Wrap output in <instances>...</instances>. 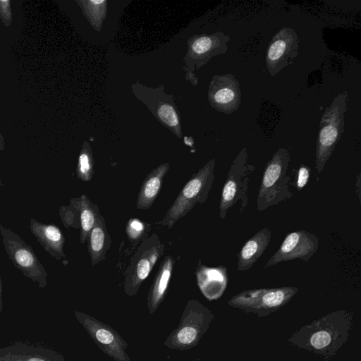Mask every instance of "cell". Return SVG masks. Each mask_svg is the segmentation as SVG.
<instances>
[{
	"label": "cell",
	"instance_id": "cell-12",
	"mask_svg": "<svg viewBox=\"0 0 361 361\" xmlns=\"http://www.w3.org/2000/svg\"><path fill=\"white\" fill-rule=\"evenodd\" d=\"M319 247L318 237L306 230H297L288 233L279 248L268 259L264 267L281 262L300 259L307 262Z\"/></svg>",
	"mask_w": 361,
	"mask_h": 361
},
{
	"label": "cell",
	"instance_id": "cell-3",
	"mask_svg": "<svg viewBox=\"0 0 361 361\" xmlns=\"http://www.w3.org/2000/svg\"><path fill=\"white\" fill-rule=\"evenodd\" d=\"M215 166V159H212L193 174L180 190L164 219L155 223L171 228L197 203L206 202L214 180Z\"/></svg>",
	"mask_w": 361,
	"mask_h": 361
},
{
	"label": "cell",
	"instance_id": "cell-13",
	"mask_svg": "<svg viewBox=\"0 0 361 361\" xmlns=\"http://www.w3.org/2000/svg\"><path fill=\"white\" fill-rule=\"evenodd\" d=\"M299 39L295 31L283 27L271 38L266 54V66L271 76L290 65L298 54Z\"/></svg>",
	"mask_w": 361,
	"mask_h": 361
},
{
	"label": "cell",
	"instance_id": "cell-18",
	"mask_svg": "<svg viewBox=\"0 0 361 361\" xmlns=\"http://www.w3.org/2000/svg\"><path fill=\"white\" fill-rule=\"evenodd\" d=\"M30 231L45 251L56 260L64 259L65 238L59 227L53 224L39 222L34 218L30 219Z\"/></svg>",
	"mask_w": 361,
	"mask_h": 361
},
{
	"label": "cell",
	"instance_id": "cell-10",
	"mask_svg": "<svg viewBox=\"0 0 361 361\" xmlns=\"http://www.w3.org/2000/svg\"><path fill=\"white\" fill-rule=\"evenodd\" d=\"M132 87L134 94L147 105L154 117L180 138L182 132L180 117L173 95H168L162 86L154 89L134 84Z\"/></svg>",
	"mask_w": 361,
	"mask_h": 361
},
{
	"label": "cell",
	"instance_id": "cell-30",
	"mask_svg": "<svg viewBox=\"0 0 361 361\" xmlns=\"http://www.w3.org/2000/svg\"><path fill=\"white\" fill-rule=\"evenodd\" d=\"M3 309V300H2V281L0 275V313L1 312Z\"/></svg>",
	"mask_w": 361,
	"mask_h": 361
},
{
	"label": "cell",
	"instance_id": "cell-27",
	"mask_svg": "<svg viewBox=\"0 0 361 361\" xmlns=\"http://www.w3.org/2000/svg\"><path fill=\"white\" fill-rule=\"evenodd\" d=\"M0 20L7 27L11 25L13 15L10 0H0Z\"/></svg>",
	"mask_w": 361,
	"mask_h": 361
},
{
	"label": "cell",
	"instance_id": "cell-4",
	"mask_svg": "<svg viewBox=\"0 0 361 361\" xmlns=\"http://www.w3.org/2000/svg\"><path fill=\"white\" fill-rule=\"evenodd\" d=\"M214 319V312L197 300L188 301L178 327L164 345L173 350H186L195 347Z\"/></svg>",
	"mask_w": 361,
	"mask_h": 361
},
{
	"label": "cell",
	"instance_id": "cell-14",
	"mask_svg": "<svg viewBox=\"0 0 361 361\" xmlns=\"http://www.w3.org/2000/svg\"><path fill=\"white\" fill-rule=\"evenodd\" d=\"M230 37L222 32L192 36L188 42V49L184 59L189 70L200 68L213 56L228 50Z\"/></svg>",
	"mask_w": 361,
	"mask_h": 361
},
{
	"label": "cell",
	"instance_id": "cell-21",
	"mask_svg": "<svg viewBox=\"0 0 361 361\" xmlns=\"http://www.w3.org/2000/svg\"><path fill=\"white\" fill-rule=\"evenodd\" d=\"M169 169V163H164L147 174L138 193L136 203L137 209H148L151 207L161 191L163 179Z\"/></svg>",
	"mask_w": 361,
	"mask_h": 361
},
{
	"label": "cell",
	"instance_id": "cell-11",
	"mask_svg": "<svg viewBox=\"0 0 361 361\" xmlns=\"http://www.w3.org/2000/svg\"><path fill=\"white\" fill-rule=\"evenodd\" d=\"M74 314L104 353L116 361H130L126 353L127 342L111 326L82 312L75 311Z\"/></svg>",
	"mask_w": 361,
	"mask_h": 361
},
{
	"label": "cell",
	"instance_id": "cell-31",
	"mask_svg": "<svg viewBox=\"0 0 361 361\" xmlns=\"http://www.w3.org/2000/svg\"><path fill=\"white\" fill-rule=\"evenodd\" d=\"M2 185H3V183H2V181H1V177H0V186H2Z\"/></svg>",
	"mask_w": 361,
	"mask_h": 361
},
{
	"label": "cell",
	"instance_id": "cell-25",
	"mask_svg": "<svg viewBox=\"0 0 361 361\" xmlns=\"http://www.w3.org/2000/svg\"><path fill=\"white\" fill-rule=\"evenodd\" d=\"M94 161L90 146L87 142H84L78 156L76 175L78 178L90 182L94 175Z\"/></svg>",
	"mask_w": 361,
	"mask_h": 361
},
{
	"label": "cell",
	"instance_id": "cell-28",
	"mask_svg": "<svg viewBox=\"0 0 361 361\" xmlns=\"http://www.w3.org/2000/svg\"><path fill=\"white\" fill-rule=\"evenodd\" d=\"M311 169L305 164H302L297 171L295 185L298 191H300L308 183Z\"/></svg>",
	"mask_w": 361,
	"mask_h": 361
},
{
	"label": "cell",
	"instance_id": "cell-8",
	"mask_svg": "<svg viewBox=\"0 0 361 361\" xmlns=\"http://www.w3.org/2000/svg\"><path fill=\"white\" fill-rule=\"evenodd\" d=\"M0 234L6 252L14 267L25 277L37 283L39 288H44L47 284V273L32 247L2 224H0Z\"/></svg>",
	"mask_w": 361,
	"mask_h": 361
},
{
	"label": "cell",
	"instance_id": "cell-16",
	"mask_svg": "<svg viewBox=\"0 0 361 361\" xmlns=\"http://www.w3.org/2000/svg\"><path fill=\"white\" fill-rule=\"evenodd\" d=\"M195 276L197 286L208 300H217L224 293L228 283L227 268L223 265L209 267L199 260Z\"/></svg>",
	"mask_w": 361,
	"mask_h": 361
},
{
	"label": "cell",
	"instance_id": "cell-23",
	"mask_svg": "<svg viewBox=\"0 0 361 361\" xmlns=\"http://www.w3.org/2000/svg\"><path fill=\"white\" fill-rule=\"evenodd\" d=\"M70 202L77 208L79 212L80 242L83 244L87 240L95 224L97 216L99 213V208L85 195L72 198Z\"/></svg>",
	"mask_w": 361,
	"mask_h": 361
},
{
	"label": "cell",
	"instance_id": "cell-1",
	"mask_svg": "<svg viewBox=\"0 0 361 361\" xmlns=\"http://www.w3.org/2000/svg\"><path fill=\"white\" fill-rule=\"evenodd\" d=\"M353 318L351 312L335 311L301 327L288 341L300 349L329 360L348 339Z\"/></svg>",
	"mask_w": 361,
	"mask_h": 361
},
{
	"label": "cell",
	"instance_id": "cell-17",
	"mask_svg": "<svg viewBox=\"0 0 361 361\" xmlns=\"http://www.w3.org/2000/svg\"><path fill=\"white\" fill-rule=\"evenodd\" d=\"M0 361H66L51 349L16 342L0 348Z\"/></svg>",
	"mask_w": 361,
	"mask_h": 361
},
{
	"label": "cell",
	"instance_id": "cell-7",
	"mask_svg": "<svg viewBox=\"0 0 361 361\" xmlns=\"http://www.w3.org/2000/svg\"><path fill=\"white\" fill-rule=\"evenodd\" d=\"M255 166L247 163V151L243 148L232 162L226 180L222 188L219 216L224 219L228 210L240 202V213L243 214L248 203L247 192L250 175Z\"/></svg>",
	"mask_w": 361,
	"mask_h": 361
},
{
	"label": "cell",
	"instance_id": "cell-26",
	"mask_svg": "<svg viewBox=\"0 0 361 361\" xmlns=\"http://www.w3.org/2000/svg\"><path fill=\"white\" fill-rule=\"evenodd\" d=\"M150 224L137 218H130L126 225V232L128 240L138 244L144 240V235L150 230Z\"/></svg>",
	"mask_w": 361,
	"mask_h": 361
},
{
	"label": "cell",
	"instance_id": "cell-9",
	"mask_svg": "<svg viewBox=\"0 0 361 361\" xmlns=\"http://www.w3.org/2000/svg\"><path fill=\"white\" fill-rule=\"evenodd\" d=\"M165 245L156 233L145 238L132 257L126 271L124 291L130 297L137 293L142 282L148 277Z\"/></svg>",
	"mask_w": 361,
	"mask_h": 361
},
{
	"label": "cell",
	"instance_id": "cell-5",
	"mask_svg": "<svg viewBox=\"0 0 361 361\" xmlns=\"http://www.w3.org/2000/svg\"><path fill=\"white\" fill-rule=\"evenodd\" d=\"M347 94H339L322 116L315 154V169L319 174L323 171L344 130Z\"/></svg>",
	"mask_w": 361,
	"mask_h": 361
},
{
	"label": "cell",
	"instance_id": "cell-19",
	"mask_svg": "<svg viewBox=\"0 0 361 361\" xmlns=\"http://www.w3.org/2000/svg\"><path fill=\"white\" fill-rule=\"evenodd\" d=\"M271 238V231L266 227L247 240L237 255L238 271H247L252 268L267 250Z\"/></svg>",
	"mask_w": 361,
	"mask_h": 361
},
{
	"label": "cell",
	"instance_id": "cell-6",
	"mask_svg": "<svg viewBox=\"0 0 361 361\" xmlns=\"http://www.w3.org/2000/svg\"><path fill=\"white\" fill-rule=\"evenodd\" d=\"M298 291L294 286L243 290L233 296L229 306L258 317H265L285 306Z\"/></svg>",
	"mask_w": 361,
	"mask_h": 361
},
{
	"label": "cell",
	"instance_id": "cell-20",
	"mask_svg": "<svg viewBox=\"0 0 361 361\" xmlns=\"http://www.w3.org/2000/svg\"><path fill=\"white\" fill-rule=\"evenodd\" d=\"M175 259L169 255L161 261L147 295L149 312L152 314L164 300L172 276Z\"/></svg>",
	"mask_w": 361,
	"mask_h": 361
},
{
	"label": "cell",
	"instance_id": "cell-2",
	"mask_svg": "<svg viewBox=\"0 0 361 361\" xmlns=\"http://www.w3.org/2000/svg\"><path fill=\"white\" fill-rule=\"evenodd\" d=\"M290 158L288 150L280 148L267 162L257 197V209L259 212L277 205L293 196L290 190V177L287 175Z\"/></svg>",
	"mask_w": 361,
	"mask_h": 361
},
{
	"label": "cell",
	"instance_id": "cell-15",
	"mask_svg": "<svg viewBox=\"0 0 361 361\" xmlns=\"http://www.w3.org/2000/svg\"><path fill=\"white\" fill-rule=\"evenodd\" d=\"M240 84L231 73L214 75L208 89L210 105L219 112L231 114L241 103Z\"/></svg>",
	"mask_w": 361,
	"mask_h": 361
},
{
	"label": "cell",
	"instance_id": "cell-22",
	"mask_svg": "<svg viewBox=\"0 0 361 361\" xmlns=\"http://www.w3.org/2000/svg\"><path fill=\"white\" fill-rule=\"evenodd\" d=\"M87 241L92 265L94 266L106 259V253L111 243L104 218L100 213L97 216L95 224L89 234Z\"/></svg>",
	"mask_w": 361,
	"mask_h": 361
},
{
	"label": "cell",
	"instance_id": "cell-24",
	"mask_svg": "<svg viewBox=\"0 0 361 361\" xmlns=\"http://www.w3.org/2000/svg\"><path fill=\"white\" fill-rule=\"evenodd\" d=\"M83 14L97 31H100L106 16L107 1L94 0L76 1Z\"/></svg>",
	"mask_w": 361,
	"mask_h": 361
},
{
	"label": "cell",
	"instance_id": "cell-29",
	"mask_svg": "<svg viewBox=\"0 0 361 361\" xmlns=\"http://www.w3.org/2000/svg\"><path fill=\"white\" fill-rule=\"evenodd\" d=\"M6 149V142L3 135L0 131V151H4Z\"/></svg>",
	"mask_w": 361,
	"mask_h": 361
}]
</instances>
